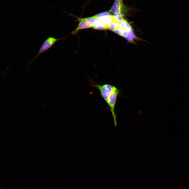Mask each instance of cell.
Segmentation results:
<instances>
[{"instance_id":"1","label":"cell","mask_w":189,"mask_h":189,"mask_svg":"<svg viewBox=\"0 0 189 189\" xmlns=\"http://www.w3.org/2000/svg\"><path fill=\"white\" fill-rule=\"evenodd\" d=\"M120 92V91L114 86L107 102L109 109L111 112L115 126L117 125V122L114 109L117 97Z\"/></svg>"},{"instance_id":"2","label":"cell","mask_w":189,"mask_h":189,"mask_svg":"<svg viewBox=\"0 0 189 189\" xmlns=\"http://www.w3.org/2000/svg\"><path fill=\"white\" fill-rule=\"evenodd\" d=\"M90 85L92 87L99 90L101 96L107 102L108 98L114 86L108 84H105L103 85H101L93 81L91 82Z\"/></svg>"},{"instance_id":"3","label":"cell","mask_w":189,"mask_h":189,"mask_svg":"<svg viewBox=\"0 0 189 189\" xmlns=\"http://www.w3.org/2000/svg\"><path fill=\"white\" fill-rule=\"evenodd\" d=\"M61 39H57L52 36H49L44 41L39 50L38 52L32 60L31 61L35 59L40 55L51 48L57 41Z\"/></svg>"},{"instance_id":"4","label":"cell","mask_w":189,"mask_h":189,"mask_svg":"<svg viewBox=\"0 0 189 189\" xmlns=\"http://www.w3.org/2000/svg\"><path fill=\"white\" fill-rule=\"evenodd\" d=\"M79 23L77 27L71 33L72 34H77L80 30L91 28L86 18H82L79 19Z\"/></svg>"},{"instance_id":"5","label":"cell","mask_w":189,"mask_h":189,"mask_svg":"<svg viewBox=\"0 0 189 189\" xmlns=\"http://www.w3.org/2000/svg\"><path fill=\"white\" fill-rule=\"evenodd\" d=\"M115 21L117 22L115 19L114 15H110L98 19L97 24L104 26L107 29L108 25L112 22Z\"/></svg>"},{"instance_id":"6","label":"cell","mask_w":189,"mask_h":189,"mask_svg":"<svg viewBox=\"0 0 189 189\" xmlns=\"http://www.w3.org/2000/svg\"><path fill=\"white\" fill-rule=\"evenodd\" d=\"M122 6V0H115L109 11L114 15L117 14L121 13Z\"/></svg>"},{"instance_id":"7","label":"cell","mask_w":189,"mask_h":189,"mask_svg":"<svg viewBox=\"0 0 189 189\" xmlns=\"http://www.w3.org/2000/svg\"><path fill=\"white\" fill-rule=\"evenodd\" d=\"M119 27V22L115 21L112 22L108 25L107 29L114 31L116 29Z\"/></svg>"},{"instance_id":"8","label":"cell","mask_w":189,"mask_h":189,"mask_svg":"<svg viewBox=\"0 0 189 189\" xmlns=\"http://www.w3.org/2000/svg\"><path fill=\"white\" fill-rule=\"evenodd\" d=\"M87 19L92 28L96 24L98 19L94 16Z\"/></svg>"},{"instance_id":"9","label":"cell","mask_w":189,"mask_h":189,"mask_svg":"<svg viewBox=\"0 0 189 189\" xmlns=\"http://www.w3.org/2000/svg\"><path fill=\"white\" fill-rule=\"evenodd\" d=\"M109 15H110V13L108 12H106L98 14L94 16L98 19L101 18Z\"/></svg>"},{"instance_id":"10","label":"cell","mask_w":189,"mask_h":189,"mask_svg":"<svg viewBox=\"0 0 189 189\" xmlns=\"http://www.w3.org/2000/svg\"><path fill=\"white\" fill-rule=\"evenodd\" d=\"M92 28L98 30H103L107 29V28L104 26L97 24V23L95 25L93 26Z\"/></svg>"},{"instance_id":"11","label":"cell","mask_w":189,"mask_h":189,"mask_svg":"<svg viewBox=\"0 0 189 189\" xmlns=\"http://www.w3.org/2000/svg\"><path fill=\"white\" fill-rule=\"evenodd\" d=\"M128 31L127 30L124 29L122 30L121 36L126 38L128 36Z\"/></svg>"},{"instance_id":"12","label":"cell","mask_w":189,"mask_h":189,"mask_svg":"<svg viewBox=\"0 0 189 189\" xmlns=\"http://www.w3.org/2000/svg\"><path fill=\"white\" fill-rule=\"evenodd\" d=\"M128 33V36H129L132 40L135 38V36L132 29L129 31Z\"/></svg>"},{"instance_id":"13","label":"cell","mask_w":189,"mask_h":189,"mask_svg":"<svg viewBox=\"0 0 189 189\" xmlns=\"http://www.w3.org/2000/svg\"><path fill=\"white\" fill-rule=\"evenodd\" d=\"M122 31V29L120 28V27H119L116 29L113 32L116 34L120 35Z\"/></svg>"},{"instance_id":"14","label":"cell","mask_w":189,"mask_h":189,"mask_svg":"<svg viewBox=\"0 0 189 189\" xmlns=\"http://www.w3.org/2000/svg\"></svg>"}]
</instances>
